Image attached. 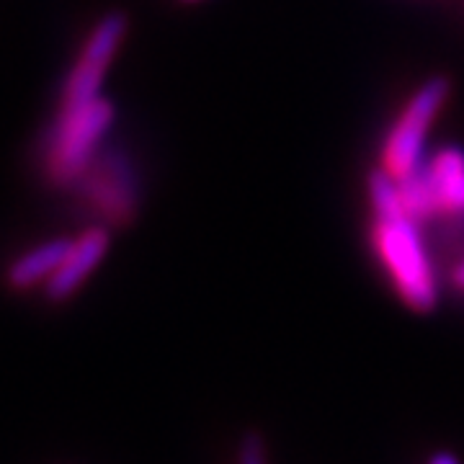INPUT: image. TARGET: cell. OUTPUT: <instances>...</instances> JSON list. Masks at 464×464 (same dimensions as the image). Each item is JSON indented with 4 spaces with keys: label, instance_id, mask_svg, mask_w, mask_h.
Returning <instances> with one entry per match:
<instances>
[{
    "label": "cell",
    "instance_id": "1",
    "mask_svg": "<svg viewBox=\"0 0 464 464\" xmlns=\"http://www.w3.org/2000/svg\"><path fill=\"white\" fill-rule=\"evenodd\" d=\"M372 243L400 299L415 313H431L439 304V286L429 253L418 235V222L408 215L377 219Z\"/></svg>",
    "mask_w": 464,
    "mask_h": 464
},
{
    "label": "cell",
    "instance_id": "2",
    "mask_svg": "<svg viewBox=\"0 0 464 464\" xmlns=\"http://www.w3.org/2000/svg\"><path fill=\"white\" fill-rule=\"evenodd\" d=\"M114 124V106L106 99L63 106L47 148L50 179L60 186L81 181L96 160L103 134Z\"/></svg>",
    "mask_w": 464,
    "mask_h": 464
},
{
    "label": "cell",
    "instance_id": "3",
    "mask_svg": "<svg viewBox=\"0 0 464 464\" xmlns=\"http://www.w3.org/2000/svg\"><path fill=\"white\" fill-rule=\"evenodd\" d=\"M447 96L449 81L436 75L415 91L413 99L408 101L400 119L392 124L382 160H384V170H390L395 179H402L418 166H423L426 134L431 130L433 119L441 111V106L447 103Z\"/></svg>",
    "mask_w": 464,
    "mask_h": 464
},
{
    "label": "cell",
    "instance_id": "4",
    "mask_svg": "<svg viewBox=\"0 0 464 464\" xmlns=\"http://www.w3.org/2000/svg\"><path fill=\"white\" fill-rule=\"evenodd\" d=\"M83 191L101 217L109 222H127L137 212V179L130 158L119 150L96 155L83 173Z\"/></svg>",
    "mask_w": 464,
    "mask_h": 464
},
{
    "label": "cell",
    "instance_id": "5",
    "mask_svg": "<svg viewBox=\"0 0 464 464\" xmlns=\"http://www.w3.org/2000/svg\"><path fill=\"white\" fill-rule=\"evenodd\" d=\"M124 34H127V18L121 14H109L101 18L67 78L65 91H63V106H75V103H88V101L99 99L103 75L114 63Z\"/></svg>",
    "mask_w": 464,
    "mask_h": 464
},
{
    "label": "cell",
    "instance_id": "6",
    "mask_svg": "<svg viewBox=\"0 0 464 464\" xmlns=\"http://www.w3.org/2000/svg\"><path fill=\"white\" fill-rule=\"evenodd\" d=\"M109 246H111V235L106 227H91L78 240H72L63 266L47 282V297L54 299V302H63L72 292H78L81 284L91 276V271L103 261Z\"/></svg>",
    "mask_w": 464,
    "mask_h": 464
},
{
    "label": "cell",
    "instance_id": "7",
    "mask_svg": "<svg viewBox=\"0 0 464 464\" xmlns=\"http://www.w3.org/2000/svg\"><path fill=\"white\" fill-rule=\"evenodd\" d=\"M426 173L431 181L439 215H464V150H439L431 163H426Z\"/></svg>",
    "mask_w": 464,
    "mask_h": 464
},
{
    "label": "cell",
    "instance_id": "8",
    "mask_svg": "<svg viewBox=\"0 0 464 464\" xmlns=\"http://www.w3.org/2000/svg\"><path fill=\"white\" fill-rule=\"evenodd\" d=\"M70 246H72V240L57 237V240L42 243L29 253H24L16 264L8 268V284L14 289H32L36 284H47L65 261Z\"/></svg>",
    "mask_w": 464,
    "mask_h": 464
},
{
    "label": "cell",
    "instance_id": "9",
    "mask_svg": "<svg viewBox=\"0 0 464 464\" xmlns=\"http://www.w3.org/2000/svg\"><path fill=\"white\" fill-rule=\"evenodd\" d=\"M400 186V199L405 207V215L411 217L413 222H426L431 217H439L436 209V199H433L431 181H429V173H426V163L411 170L408 176L398 179Z\"/></svg>",
    "mask_w": 464,
    "mask_h": 464
},
{
    "label": "cell",
    "instance_id": "10",
    "mask_svg": "<svg viewBox=\"0 0 464 464\" xmlns=\"http://www.w3.org/2000/svg\"><path fill=\"white\" fill-rule=\"evenodd\" d=\"M366 188H369V201H372V209H374L377 219L405 215V207H402V199H400L398 179L390 170H384V168L372 170Z\"/></svg>",
    "mask_w": 464,
    "mask_h": 464
},
{
    "label": "cell",
    "instance_id": "11",
    "mask_svg": "<svg viewBox=\"0 0 464 464\" xmlns=\"http://www.w3.org/2000/svg\"><path fill=\"white\" fill-rule=\"evenodd\" d=\"M237 464H268V451H266V441L261 433H243V439L237 444Z\"/></svg>",
    "mask_w": 464,
    "mask_h": 464
},
{
    "label": "cell",
    "instance_id": "12",
    "mask_svg": "<svg viewBox=\"0 0 464 464\" xmlns=\"http://www.w3.org/2000/svg\"><path fill=\"white\" fill-rule=\"evenodd\" d=\"M426 464H462V462H459L451 451H444V449H441V451H433Z\"/></svg>",
    "mask_w": 464,
    "mask_h": 464
},
{
    "label": "cell",
    "instance_id": "13",
    "mask_svg": "<svg viewBox=\"0 0 464 464\" xmlns=\"http://www.w3.org/2000/svg\"><path fill=\"white\" fill-rule=\"evenodd\" d=\"M454 284H457L459 289H464V261L454 268Z\"/></svg>",
    "mask_w": 464,
    "mask_h": 464
},
{
    "label": "cell",
    "instance_id": "14",
    "mask_svg": "<svg viewBox=\"0 0 464 464\" xmlns=\"http://www.w3.org/2000/svg\"><path fill=\"white\" fill-rule=\"evenodd\" d=\"M183 3H194V0H183Z\"/></svg>",
    "mask_w": 464,
    "mask_h": 464
}]
</instances>
